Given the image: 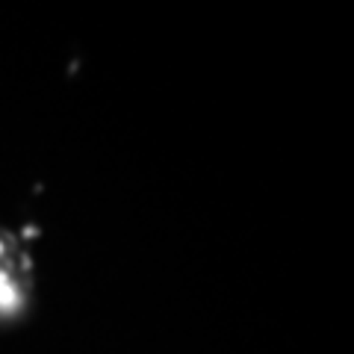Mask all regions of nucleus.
I'll return each instance as SVG.
<instances>
[{"label":"nucleus","mask_w":354,"mask_h":354,"mask_svg":"<svg viewBox=\"0 0 354 354\" xmlns=\"http://www.w3.org/2000/svg\"><path fill=\"white\" fill-rule=\"evenodd\" d=\"M9 272H15V263H9L6 251H0V319L15 316L27 301V281L24 274L9 278Z\"/></svg>","instance_id":"f257e3e1"}]
</instances>
